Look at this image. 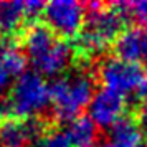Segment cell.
Here are the masks:
<instances>
[{"mask_svg": "<svg viewBox=\"0 0 147 147\" xmlns=\"http://www.w3.org/2000/svg\"><path fill=\"white\" fill-rule=\"evenodd\" d=\"M137 94H139L140 99H144L147 102V74H144V78L140 81L139 88H137Z\"/></svg>", "mask_w": 147, "mask_h": 147, "instance_id": "d6986e66", "label": "cell"}, {"mask_svg": "<svg viewBox=\"0 0 147 147\" xmlns=\"http://www.w3.org/2000/svg\"><path fill=\"white\" fill-rule=\"evenodd\" d=\"M96 78L106 89L126 96L136 88H139L140 81L144 78V69L139 63H129L116 56H111V58H104L98 65Z\"/></svg>", "mask_w": 147, "mask_h": 147, "instance_id": "277c9868", "label": "cell"}, {"mask_svg": "<svg viewBox=\"0 0 147 147\" xmlns=\"http://www.w3.org/2000/svg\"><path fill=\"white\" fill-rule=\"evenodd\" d=\"M113 50L116 58L137 63L142 58V32L136 27H127L113 43Z\"/></svg>", "mask_w": 147, "mask_h": 147, "instance_id": "8fae6325", "label": "cell"}, {"mask_svg": "<svg viewBox=\"0 0 147 147\" xmlns=\"http://www.w3.org/2000/svg\"><path fill=\"white\" fill-rule=\"evenodd\" d=\"M88 107H89V117L96 126L111 129L114 124H117L124 117L127 102L122 94L102 88L94 93Z\"/></svg>", "mask_w": 147, "mask_h": 147, "instance_id": "8992f818", "label": "cell"}, {"mask_svg": "<svg viewBox=\"0 0 147 147\" xmlns=\"http://www.w3.org/2000/svg\"><path fill=\"white\" fill-rule=\"evenodd\" d=\"M0 61L7 68V71L12 76H22L25 73L27 66V56L22 53L18 47L13 43H3L0 45Z\"/></svg>", "mask_w": 147, "mask_h": 147, "instance_id": "4fadbf2b", "label": "cell"}, {"mask_svg": "<svg viewBox=\"0 0 147 147\" xmlns=\"http://www.w3.org/2000/svg\"><path fill=\"white\" fill-rule=\"evenodd\" d=\"M12 74L7 71V68L2 65V61H0V96L5 93V89L10 86V81H12Z\"/></svg>", "mask_w": 147, "mask_h": 147, "instance_id": "ac0fdd59", "label": "cell"}, {"mask_svg": "<svg viewBox=\"0 0 147 147\" xmlns=\"http://www.w3.org/2000/svg\"><path fill=\"white\" fill-rule=\"evenodd\" d=\"M142 146V134L134 117H122L114 124L106 139L102 140L101 147H140Z\"/></svg>", "mask_w": 147, "mask_h": 147, "instance_id": "9c48e42d", "label": "cell"}, {"mask_svg": "<svg viewBox=\"0 0 147 147\" xmlns=\"http://www.w3.org/2000/svg\"><path fill=\"white\" fill-rule=\"evenodd\" d=\"M65 136L71 147H94L99 140V127L89 116H78L68 122Z\"/></svg>", "mask_w": 147, "mask_h": 147, "instance_id": "30bf717a", "label": "cell"}, {"mask_svg": "<svg viewBox=\"0 0 147 147\" xmlns=\"http://www.w3.org/2000/svg\"><path fill=\"white\" fill-rule=\"evenodd\" d=\"M58 40H60L58 35L47 23L35 22L27 25L23 30V48L32 63L40 60L43 55H47Z\"/></svg>", "mask_w": 147, "mask_h": 147, "instance_id": "52a82bcc", "label": "cell"}, {"mask_svg": "<svg viewBox=\"0 0 147 147\" xmlns=\"http://www.w3.org/2000/svg\"><path fill=\"white\" fill-rule=\"evenodd\" d=\"M32 147H71V146H69L65 132L55 131V129H48Z\"/></svg>", "mask_w": 147, "mask_h": 147, "instance_id": "5bb4252c", "label": "cell"}, {"mask_svg": "<svg viewBox=\"0 0 147 147\" xmlns=\"http://www.w3.org/2000/svg\"><path fill=\"white\" fill-rule=\"evenodd\" d=\"M23 3H25V17H27L28 25L38 20V17L43 15L45 7H47V3H43L40 0H28V2H23Z\"/></svg>", "mask_w": 147, "mask_h": 147, "instance_id": "9a60e30c", "label": "cell"}, {"mask_svg": "<svg viewBox=\"0 0 147 147\" xmlns=\"http://www.w3.org/2000/svg\"><path fill=\"white\" fill-rule=\"evenodd\" d=\"M7 102L12 111V117H38V114L50 104V84H47L43 76L35 69L25 71L13 83Z\"/></svg>", "mask_w": 147, "mask_h": 147, "instance_id": "7a4b0ae2", "label": "cell"}, {"mask_svg": "<svg viewBox=\"0 0 147 147\" xmlns=\"http://www.w3.org/2000/svg\"><path fill=\"white\" fill-rule=\"evenodd\" d=\"M45 23L63 40L76 38L86 23V5L74 0H53L47 3Z\"/></svg>", "mask_w": 147, "mask_h": 147, "instance_id": "3957f363", "label": "cell"}, {"mask_svg": "<svg viewBox=\"0 0 147 147\" xmlns=\"http://www.w3.org/2000/svg\"><path fill=\"white\" fill-rule=\"evenodd\" d=\"M96 76L81 68L78 73L61 76L50 84V102L53 104L55 117L60 121H73L81 116V111L94 96Z\"/></svg>", "mask_w": 147, "mask_h": 147, "instance_id": "6da1fadb", "label": "cell"}, {"mask_svg": "<svg viewBox=\"0 0 147 147\" xmlns=\"http://www.w3.org/2000/svg\"><path fill=\"white\" fill-rule=\"evenodd\" d=\"M73 56V47L63 38H60L47 55H43L40 60L33 61L32 65H33L35 71L41 76H56V74H61L71 65Z\"/></svg>", "mask_w": 147, "mask_h": 147, "instance_id": "ba28073f", "label": "cell"}, {"mask_svg": "<svg viewBox=\"0 0 147 147\" xmlns=\"http://www.w3.org/2000/svg\"><path fill=\"white\" fill-rule=\"evenodd\" d=\"M129 15L136 20L147 23V0H139L129 3Z\"/></svg>", "mask_w": 147, "mask_h": 147, "instance_id": "2e32d148", "label": "cell"}, {"mask_svg": "<svg viewBox=\"0 0 147 147\" xmlns=\"http://www.w3.org/2000/svg\"><path fill=\"white\" fill-rule=\"evenodd\" d=\"M47 131V122L40 116L0 121V147H32Z\"/></svg>", "mask_w": 147, "mask_h": 147, "instance_id": "5b68a950", "label": "cell"}, {"mask_svg": "<svg viewBox=\"0 0 147 147\" xmlns=\"http://www.w3.org/2000/svg\"><path fill=\"white\" fill-rule=\"evenodd\" d=\"M23 25H27L25 3L20 0L0 2V35L12 38L20 30H25Z\"/></svg>", "mask_w": 147, "mask_h": 147, "instance_id": "7c38bea8", "label": "cell"}, {"mask_svg": "<svg viewBox=\"0 0 147 147\" xmlns=\"http://www.w3.org/2000/svg\"><path fill=\"white\" fill-rule=\"evenodd\" d=\"M140 60L144 61V65L147 66V27L142 32V58Z\"/></svg>", "mask_w": 147, "mask_h": 147, "instance_id": "ffe728a7", "label": "cell"}, {"mask_svg": "<svg viewBox=\"0 0 147 147\" xmlns=\"http://www.w3.org/2000/svg\"><path fill=\"white\" fill-rule=\"evenodd\" d=\"M140 147H147V142H142V146Z\"/></svg>", "mask_w": 147, "mask_h": 147, "instance_id": "44dd1931", "label": "cell"}, {"mask_svg": "<svg viewBox=\"0 0 147 147\" xmlns=\"http://www.w3.org/2000/svg\"><path fill=\"white\" fill-rule=\"evenodd\" d=\"M136 122H137V127H139L140 134L147 137V102H144L137 109V113H136Z\"/></svg>", "mask_w": 147, "mask_h": 147, "instance_id": "e0dca14e", "label": "cell"}]
</instances>
